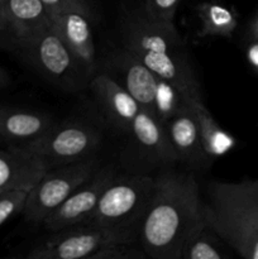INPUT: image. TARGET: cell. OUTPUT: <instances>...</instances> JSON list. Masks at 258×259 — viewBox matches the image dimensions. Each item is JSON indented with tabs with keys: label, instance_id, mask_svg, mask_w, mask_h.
<instances>
[{
	"label": "cell",
	"instance_id": "cell-1",
	"mask_svg": "<svg viewBox=\"0 0 258 259\" xmlns=\"http://www.w3.org/2000/svg\"><path fill=\"white\" fill-rule=\"evenodd\" d=\"M204 223L202 200L194 176L167 172L156 179V191L138 232V244L154 259H181L187 238Z\"/></svg>",
	"mask_w": 258,
	"mask_h": 259
},
{
	"label": "cell",
	"instance_id": "cell-2",
	"mask_svg": "<svg viewBox=\"0 0 258 259\" xmlns=\"http://www.w3.org/2000/svg\"><path fill=\"white\" fill-rule=\"evenodd\" d=\"M202 201L204 222L233 252L258 259V179L240 182L214 181Z\"/></svg>",
	"mask_w": 258,
	"mask_h": 259
},
{
	"label": "cell",
	"instance_id": "cell-3",
	"mask_svg": "<svg viewBox=\"0 0 258 259\" xmlns=\"http://www.w3.org/2000/svg\"><path fill=\"white\" fill-rule=\"evenodd\" d=\"M156 191V179L144 175L114 177L104 190L95 211L85 223L128 233L138 238L143 218Z\"/></svg>",
	"mask_w": 258,
	"mask_h": 259
},
{
	"label": "cell",
	"instance_id": "cell-4",
	"mask_svg": "<svg viewBox=\"0 0 258 259\" xmlns=\"http://www.w3.org/2000/svg\"><path fill=\"white\" fill-rule=\"evenodd\" d=\"M114 243L137 244L138 238L128 233L105 229L96 225L77 224L53 233L33 248L29 259H89L93 253Z\"/></svg>",
	"mask_w": 258,
	"mask_h": 259
},
{
	"label": "cell",
	"instance_id": "cell-5",
	"mask_svg": "<svg viewBox=\"0 0 258 259\" xmlns=\"http://www.w3.org/2000/svg\"><path fill=\"white\" fill-rule=\"evenodd\" d=\"M95 162L91 159L61 164L48 169L38 184L28 192L23 209L25 220L43 223L75 190L85 184L95 172Z\"/></svg>",
	"mask_w": 258,
	"mask_h": 259
},
{
	"label": "cell",
	"instance_id": "cell-6",
	"mask_svg": "<svg viewBox=\"0 0 258 259\" xmlns=\"http://www.w3.org/2000/svg\"><path fill=\"white\" fill-rule=\"evenodd\" d=\"M100 141V134L91 126L70 123L58 128L52 126L42 137L22 146L42 156L52 168L55 164L89 159Z\"/></svg>",
	"mask_w": 258,
	"mask_h": 259
},
{
	"label": "cell",
	"instance_id": "cell-7",
	"mask_svg": "<svg viewBox=\"0 0 258 259\" xmlns=\"http://www.w3.org/2000/svg\"><path fill=\"white\" fill-rule=\"evenodd\" d=\"M115 177L113 169L104 168L72 192L60 206L53 210L42 224L48 232H58L66 228L82 224L95 211L98 202L109 182Z\"/></svg>",
	"mask_w": 258,
	"mask_h": 259
},
{
	"label": "cell",
	"instance_id": "cell-8",
	"mask_svg": "<svg viewBox=\"0 0 258 259\" xmlns=\"http://www.w3.org/2000/svg\"><path fill=\"white\" fill-rule=\"evenodd\" d=\"M30 62L57 82H71L83 68L52 27L22 48Z\"/></svg>",
	"mask_w": 258,
	"mask_h": 259
},
{
	"label": "cell",
	"instance_id": "cell-9",
	"mask_svg": "<svg viewBox=\"0 0 258 259\" xmlns=\"http://www.w3.org/2000/svg\"><path fill=\"white\" fill-rule=\"evenodd\" d=\"M124 48L133 55L143 52L182 53V40L174 23H162L148 17H134L123 29Z\"/></svg>",
	"mask_w": 258,
	"mask_h": 259
},
{
	"label": "cell",
	"instance_id": "cell-10",
	"mask_svg": "<svg viewBox=\"0 0 258 259\" xmlns=\"http://www.w3.org/2000/svg\"><path fill=\"white\" fill-rule=\"evenodd\" d=\"M50 168V163L42 156L22 144L0 151V191H30Z\"/></svg>",
	"mask_w": 258,
	"mask_h": 259
},
{
	"label": "cell",
	"instance_id": "cell-11",
	"mask_svg": "<svg viewBox=\"0 0 258 259\" xmlns=\"http://www.w3.org/2000/svg\"><path fill=\"white\" fill-rule=\"evenodd\" d=\"M110 68L118 77L115 80L133 96L139 106L149 113L156 114L154 95L158 77L125 48L111 56Z\"/></svg>",
	"mask_w": 258,
	"mask_h": 259
},
{
	"label": "cell",
	"instance_id": "cell-12",
	"mask_svg": "<svg viewBox=\"0 0 258 259\" xmlns=\"http://www.w3.org/2000/svg\"><path fill=\"white\" fill-rule=\"evenodd\" d=\"M52 28L70 48L83 71L89 75L93 73L96 68V55L89 13L68 8L52 22Z\"/></svg>",
	"mask_w": 258,
	"mask_h": 259
},
{
	"label": "cell",
	"instance_id": "cell-13",
	"mask_svg": "<svg viewBox=\"0 0 258 259\" xmlns=\"http://www.w3.org/2000/svg\"><path fill=\"white\" fill-rule=\"evenodd\" d=\"M3 10L10 33L19 48L52 27L42 0H3Z\"/></svg>",
	"mask_w": 258,
	"mask_h": 259
},
{
	"label": "cell",
	"instance_id": "cell-14",
	"mask_svg": "<svg viewBox=\"0 0 258 259\" xmlns=\"http://www.w3.org/2000/svg\"><path fill=\"white\" fill-rule=\"evenodd\" d=\"M91 90L109 120L121 132H129L141 110L133 96L109 73H99L91 80Z\"/></svg>",
	"mask_w": 258,
	"mask_h": 259
},
{
	"label": "cell",
	"instance_id": "cell-15",
	"mask_svg": "<svg viewBox=\"0 0 258 259\" xmlns=\"http://www.w3.org/2000/svg\"><path fill=\"white\" fill-rule=\"evenodd\" d=\"M166 128L179 161L196 168L209 166L211 158L202 147L199 126L191 106L174 116L166 124Z\"/></svg>",
	"mask_w": 258,
	"mask_h": 259
},
{
	"label": "cell",
	"instance_id": "cell-16",
	"mask_svg": "<svg viewBox=\"0 0 258 259\" xmlns=\"http://www.w3.org/2000/svg\"><path fill=\"white\" fill-rule=\"evenodd\" d=\"M129 132L133 134L139 148L143 149L151 158L167 164L179 162V157L169 139L168 131L156 114L141 108Z\"/></svg>",
	"mask_w": 258,
	"mask_h": 259
},
{
	"label": "cell",
	"instance_id": "cell-17",
	"mask_svg": "<svg viewBox=\"0 0 258 259\" xmlns=\"http://www.w3.org/2000/svg\"><path fill=\"white\" fill-rule=\"evenodd\" d=\"M134 56L142 61L157 77L163 78L184 89L187 93L200 95L196 76L194 75L190 63L187 62V58L182 53L143 52Z\"/></svg>",
	"mask_w": 258,
	"mask_h": 259
},
{
	"label": "cell",
	"instance_id": "cell-18",
	"mask_svg": "<svg viewBox=\"0 0 258 259\" xmlns=\"http://www.w3.org/2000/svg\"><path fill=\"white\" fill-rule=\"evenodd\" d=\"M52 128V120L42 114L0 108V137L23 144L39 138Z\"/></svg>",
	"mask_w": 258,
	"mask_h": 259
},
{
	"label": "cell",
	"instance_id": "cell-19",
	"mask_svg": "<svg viewBox=\"0 0 258 259\" xmlns=\"http://www.w3.org/2000/svg\"><path fill=\"white\" fill-rule=\"evenodd\" d=\"M191 108L199 126L202 147L207 156L211 159L218 158L232 151L235 146V138L215 121L200 96L192 99Z\"/></svg>",
	"mask_w": 258,
	"mask_h": 259
},
{
	"label": "cell",
	"instance_id": "cell-20",
	"mask_svg": "<svg viewBox=\"0 0 258 259\" xmlns=\"http://www.w3.org/2000/svg\"><path fill=\"white\" fill-rule=\"evenodd\" d=\"M228 248H230L229 245L204 222L186 239L182 248L181 259L229 258L230 254Z\"/></svg>",
	"mask_w": 258,
	"mask_h": 259
},
{
	"label": "cell",
	"instance_id": "cell-21",
	"mask_svg": "<svg viewBox=\"0 0 258 259\" xmlns=\"http://www.w3.org/2000/svg\"><path fill=\"white\" fill-rule=\"evenodd\" d=\"M196 12L201 22L200 37H230L237 28V15L219 3H201L197 5Z\"/></svg>",
	"mask_w": 258,
	"mask_h": 259
},
{
	"label": "cell",
	"instance_id": "cell-22",
	"mask_svg": "<svg viewBox=\"0 0 258 259\" xmlns=\"http://www.w3.org/2000/svg\"><path fill=\"white\" fill-rule=\"evenodd\" d=\"M197 96L200 95L187 93L184 89L158 77L154 95V113L166 125L180 111L190 108L191 100Z\"/></svg>",
	"mask_w": 258,
	"mask_h": 259
},
{
	"label": "cell",
	"instance_id": "cell-23",
	"mask_svg": "<svg viewBox=\"0 0 258 259\" xmlns=\"http://www.w3.org/2000/svg\"><path fill=\"white\" fill-rule=\"evenodd\" d=\"M28 190H8L0 195V227L5 222L23 211L28 197Z\"/></svg>",
	"mask_w": 258,
	"mask_h": 259
},
{
	"label": "cell",
	"instance_id": "cell-24",
	"mask_svg": "<svg viewBox=\"0 0 258 259\" xmlns=\"http://www.w3.org/2000/svg\"><path fill=\"white\" fill-rule=\"evenodd\" d=\"M147 257L148 255L142 247L137 248L128 243H114L93 253L89 259H142Z\"/></svg>",
	"mask_w": 258,
	"mask_h": 259
},
{
	"label": "cell",
	"instance_id": "cell-25",
	"mask_svg": "<svg viewBox=\"0 0 258 259\" xmlns=\"http://www.w3.org/2000/svg\"><path fill=\"white\" fill-rule=\"evenodd\" d=\"M180 2L181 0H146L144 15L156 22L174 23Z\"/></svg>",
	"mask_w": 258,
	"mask_h": 259
},
{
	"label": "cell",
	"instance_id": "cell-26",
	"mask_svg": "<svg viewBox=\"0 0 258 259\" xmlns=\"http://www.w3.org/2000/svg\"><path fill=\"white\" fill-rule=\"evenodd\" d=\"M45 4L46 9H47L48 15L51 18V22H55L58 18V15L68 8H73L67 0H42ZM75 9V8H73Z\"/></svg>",
	"mask_w": 258,
	"mask_h": 259
},
{
	"label": "cell",
	"instance_id": "cell-27",
	"mask_svg": "<svg viewBox=\"0 0 258 259\" xmlns=\"http://www.w3.org/2000/svg\"><path fill=\"white\" fill-rule=\"evenodd\" d=\"M247 60L249 65L258 72V40L249 45L247 50Z\"/></svg>",
	"mask_w": 258,
	"mask_h": 259
},
{
	"label": "cell",
	"instance_id": "cell-28",
	"mask_svg": "<svg viewBox=\"0 0 258 259\" xmlns=\"http://www.w3.org/2000/svg\"><path fill=\"white\" fill-rule=\"evenodd\" d=\"M14 46L18 47L15 38L9 32H7V30L0 27V48H12Z\"/></svg>",
	"mask_w": 258,
	"mask_h": 259
},
{
	"label": "cell",
	"instance_id": "cell-29",
	"mask_svg": "<svg viewBox=\"0 0 258 259\" xmlns=\"http://www.w3.org/2000/svg\"><path fill=\"white\" fill-rule=\"evenodd\" d=\"M10 83V76L7 71L3 67H0V90L5 89L7 86H9Z\"/></svg>",
	"mask_w": 258,
	"mask_h": 259
},
{
	"label": "cell",
	"instance_id": "cell-30",
	"mask_svg": "<svg viewBox=\"0 0 258 259\" xmlns=\"http://www.w3.org/2000/svg\"><path fill=\"white\" fill-rule=\"evenodd\" d=\"M249 33L253 40H258V14L255 15V18L252 20V23H250Z\"/></svg>",
	"mask_w": 258,
	"mask_h": 259
},
{
	"label": "cell",
	"instance_id": "cell-31",
	"mask_svg": "<svg viewBox=\"0 0 258 259\" xmlns=\"http://www.w3.org/2000/svg\"><path fill=\"white\" fill-rule=\"evenodd\" d=\"M67 2L70 3V4L72 5L75 9L82 10V12L89 13V9H88V7H86V4H85V2H83V0H67Z\"/></svg>",
	"mask_w": 258,
	"mask_h": 259
},
{
	"label": "cell",
	"instance_id": "cell-32",
	"mask_svg": "<svg viewBox=\"0 0 258 259\" xmlns=\"http://www.w3.org/2000/svg\"><path fill=\"white\" fill-rule=\"evenodd\" d=\"M0 27H2L4 30H7V32L10 33L9 28H8V24H7V20H5V17H4V10H3V0H0ZM10 34H12V33H10Z\"/></svg>",
	"mask_w": 258,
	"mask_h": 259
},
{
	"label": "cell",
	"instance_id": "cell-33",
	"mask_svg": "<svg viewBox=\"0 0 258 259\" xmlns=\"http://www.w3.org/2000/svg\"><path fill=\"white\" fill-rule=\"evenodd\" d=\"M2 141H4V139H3L2 137H0V143H2Z\"/></svg>",
	"mask_w": 258,
	"mask_h": 259
},
{
	"label": "cell",
	"instance_id": "cell-34",
	"mask_svg": "<svg viewBox=\"0 0 258 259\" xmlns=\"http://www.w3.org/2000/svg\"><path fill=\"white\" fill-rule=\"evenodd\" d=\"M2 192H3V191H0V195H2Z\"/></svg>",
	"mask_w": 258,
	"mask_h": 259
}]
</instances>
